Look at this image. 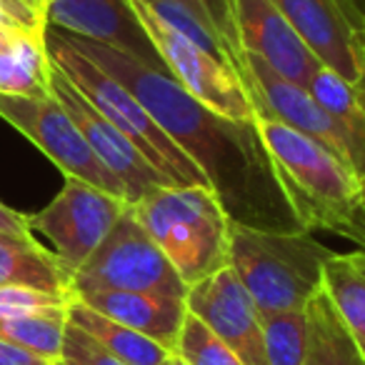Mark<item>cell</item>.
<instances>
[{
	"instance_id": "1",
	"label": "cell",
	"mask_w": 365,
	"mask_h": 365,
	"mask_svg": "<svg viewBox=\"0 0 365 365\" xmlns=\"http://www.w3.org/2000/svg\"><path fill=\"white\" fill-rule=\"evenodd\" d=\"M76 51L115 78L208 175L230 220L268 230H303L293 218L255 123L218 115L182 91L165 68H153L106 43L63 31Z\"/></svg>"
},
{
	"instance_id": "2",
	"label": "cell",
	"mask_w": 365,
	"mask_h": 365,
	"mask_svg": "<svg viewBox=\"0 0 365 365\" xmlns=\"http://www.w3.org/2000/svg\"><path fill=\"white\" fill-rule=\"evenodd\" d=\"M255 130L300 228L350 240L363 205V182L353 168L313 138L263 113L255 115Z\"/></svg>"
},
{
	"instance_id": "3",
	"label": "cell",
	"mask_w": 365,
	"mask_h": 365,
	"mask_svg": "<svg viewBox=\"0 0 365 365\" xmlns=\"http://www.w3.org/2000/svg\"><path fill=\"white\" fill-rule=\"evenodd\" d=\"M333 250L310 230H268L230 220L228 265L260 315L305 308L323 285V263Z\"/></svg>"
},
{
	"instance_id": "4",
	"label": "cell",
	"mask_w": 365,
	"mask_h": 365,
	"mask_svg": "<svg viewBox=\"0 0 365 365\" xmlns=\"http://www.w3.org/2000/svg\"><path fill=\"white\" fill-rule=\"evenodd\" d=\"M130 205L188 288L228 265L230 218L210 185H160Z\"/></svg>"
},
{
	"instance_id": "5",
	"label": "cell",
	"mask_w": 365,
	"mask_h": 365,
	"mask_svg": "<svg viewBox=\"0 0 365 365\" xmlns=\"http://www.w3.org/2000/svg\"><path fill=\"white\" fill-rule=\"evenodd\" d=\"M43 38L53 66L61 68L68 81L93 103V108L140 150V155L165 178L168 185H210L208 175L175 145V140L158 125L155 118L128 88L101 71L81 51H76L63 31L46 26Z\"/></svg>"
},
{
	"instance_id": "6",
	"label": "cell",
	"mask_w": 365,
	"mask_h": 365,
	"mask_svg": "<svg viewBox=\"0 0 365 365\" xmlns=\"http://www.w3.org/2000/svg\"><path fill=\"white\" fill-rule=\"evenodd\" d=\"M71 288L73 293L96 288L135 290L180 300H185L188 293V285L140 225L130 203L91 258L73 273Z\"/></svg>"
},
{
	"instance_id": "7",
	"label": "cell",
	"mask_w": 365,
	"mask_h": 365,
	"mask_svg": "<svg viewBox=\"0 0 365 365\" xmlns=\"http://www.w3.org/2000/svg\"><path fill=\"white\" fill-rule=\"evenodd\" d=\"M128 6L133 8L138 23L153 41L165 71L175 78L182 91L228 120L255 123L258 113H255L253 98L230 63L220 61L205 48L195 46L193 41L173 31L143 0H128Z\"/></svg>"
},
{
	"instance_id": "8",
	"label": "cell",
	"mask_w": 365,
	"mask_h": 365,
	"mask_svg": "<svg viewBox=\"0 0 365 365\" xmlns=\"http://www.w3.org/2000/svg\"><path fill=\"white\" fill-rule=\"evenodd\" d=\"M0 118L26 135L66 178L86 180L106 193L128 200L118 178L98 160L83 133L78 130L66 108L53 98V93L0 96Z\"/></svg>"
},
{
	"instance_id": "9",
	"label": "cell",
	"mask_w": 365,
	"mask_h": 365,
	"mask_svg": "<svg viewBox=\"0 0 365 365\" xmlns=\"http://www.w3.org/2000/svg\"><path fill=\"white\" fill-rule=\"evenodd\" d=\"M128 200L96 188L91 182L66 178L61 193L38 213L28 215L33 235L51 240L53 253L71 273H76L103 243Z\"/></svg>"
},
{
	"instance_id": "10",
	"label": "cell",
	"mask_w": 365,
	"mask_h": 365,
	"mask_svg": "<svg viewBox=\"0 0 365 365\" xmlns=\"http://www.w3.org/2000/svg\"><path fill=\"white\" fill-rule=\"evenodd\" d=\"M185 308L243 365H268L263 348V320L250 293L230 265L198 280L185 293Z\"/></svg>"
},
{
	"instance_id": "11",
	"label": "cell",
	"mask_w": 365,
	"mask_h": 365,
	"mask_svg": "<svg viewBox=\"0 0 365 365\" xmlns=\"http://www.w3.org/2000/svg\"><path fill=\"white\" fill-rule=\"evenodd\" d=\"M51 93L66 113L73 118L78 130L88 140L91 150L98 155V160L118 178V182L125 190L128 203H135L153 188L168 185V180L140 155L135 145L113 125L108 118L93 108V103L68 81V76L58 66L51 63Z\"/></svg>"
},
{
	"instance_id": "12",
	"label": "cell",
	"mask_w": 365,
	"mask_h": 365,
	"mask_svg": "<svg viewBox=\"0 0 365 365\" xmlns=\"http://www.w3.org/2000/svg\"><path fill=\"white\" fill-rule=\"evenodd\" d=\"M325 68L350 83L365 78L363 26L343 0H273Z\"/></svg>"
},
{
	"instance_id": "13",
	"label": "cell",
	"mask_w": 365,
	"mask_h": 365,
	"mask_svg": "<svg viewBox=\"0 0 365 365\" xmlns=\"http://www.w3.org/2000/svg\"><path fill=\"white\" fill-rule=\"evenodd\" d=\"M238 48L265 61L288 81L310 88L323 63L285 21L273 0H230Z\"/></svg>"
},
{
	"instance_id": "14",
	"label": "cell",
	"mask_w": 365,
	"mask_h": 365,
	"mask_svg": "<svg viewBox=\"0 0 365 365\" xmlns=\"http://www.w3.org/2000/svg\"><path fill=\"white\" fill-rule=\"evenodd\" d=\"M46 23L71 36L106 43L153 68H165L128 0H46Z\"/></svg>"
},
{
	"instance_id": "15",
	"label": "cell",
	"mask_w": 365,
	"mask_h": 365,
	"mask_svg": "<svg viewBox=\"0 0 365 365\" xmlns=\"http://www.w3.org/2000/svg\"><path fill=\"white\" fill-rule=\"evenodd\" d=\"M73 300L93 308L106 318L123 323L138 333L148 335L155 343L165 345L173 353V345L180 333V325L188 315L185 300L158 293H135V290H76Z\"/></svg>"
},
{
	"instance_id": "16",
	"label": "cell",
	"mask_w": 365,
	"mask_h": 365,
	"mask_svg": "<svg viewBox=\"0 0 365 365\" xmlns=\"http://www.w3.org/2000/svg\"><path fill=\"white\" fill-rule=\"evenodd\" d=\"M0 285H28L73 300V273L36 235H0Z\"/></svg>"
},
{
	"instance_id": "17",
	"label": "cell",
	"mask_w": 365,
	"mask_h": 365,
	"mask_svg": "<svg viewBox=\"0 0 365 365\" xmlns=\"http://www.w3.org/2000/svg\"><path fill=\"white\" fill-rule=\"evenodd\" d=\"M323 290L365 363V250H333L323 263Z\"/></svg>"
},
{
	"instance_id": "18",
	"label": "cell",
	"mask_w": 365,
	"mask_h": 365,
	"mask_svg": "<svg viewBox=\"0 0 365 365\" xmlns=\"http://www.w3.org/2000/svg\"><path fill=\"white\" fill-rule=\"evenodd\" d=\"M308 91L348 135L353 170L365 185V83H350L323 66Z\"/></svg>"
},
{
	"instance_id": "19",
	"label": "cell",
	"mask_w": 365,
	"mask_h": 365,
	"mask_svg": "<svg viewBox=\"0 0 365 365\" xmlns=\"http://www.w3.org/2000/svg\"><path fill=\"white\" fill-rule=\"evenodd\" d=\"M68 323L78 325L88 335H93L103 348H108L115 358H120L128 365H160L170 355L165 345L155 343L153 338L128 328V325L96 313L93 308L83 305L81 300H71V305H68Z\"/></svg>"
},
{
	"instance_id": "20",
	"label": "cell",
	"mask_w": 365,
	"mask_h": 365,
	"mask_svg": "<svg viewBox=\"0 0 365 365\" xmlns=\"http://www.w3.org/2000/svg\"><path fill=\"white\" fill-rule=\"evenodd\" d=\"M305 310H308V353L303 365H365L323 285L310 295Z\"/></svg>"
},
{
	"instance_id": "21",
	"label": "cell",
	"mask_w": 365,
	"mask_h": 365,
	"mask_svg": "<svg viewBox=\"0 0 365 365\" xmlns=\"http://www.w3.org/2000/svg\"><path fill=\"white\" fill-rule=\"evenodd\" d=\"M68 328V305L33 310L21 315H0V340L28 350L51 365L61 363Z\"/></svg>"
},
{
	"instance_id": "22",
	"label": "cell",
	"mask_w": 365,
	"mask_h": 365,
	"mask_svg": "<svg viewBox=\"0 0 365 365\" xmlns=\"http://www.w3.org/2000/svg\"><path fill=\"white\" fill-rule=\"evenodd\" d=\"M46 31L23 33L11 51L0 53V96H41L51 93V58Z\"/></svg>"
},
{
	"instance_id": "23",
	"label": "cell",
	"mask_w": 365,
	"mask_h": 365,
	"mask_svg": "<svg viewBox=\"0 0 365 365\" xmlns=\"http://www.w3.org/2000/svg\"><path fill=\"white\" fill-rule=\"evenodd\" d=\"M268 365H303L308 353V310H283L260 315Z\"/></svg>"
},
{
	"instance_id": "24",
	"label": "cell",
	"mask_w": 365,
	"mask_h": 365,
	"mask_svg": "<svg viewBox=\"0 0 365 365\" xmlns=\"http://www.w3.org/2000/svg\"><path fill=\"white\" fill-rule=\"evenodd\" d=\"M173 353H178L180 358H185L190 365H243L240 358L228 348L225 343H220L195 315H185L180 325V333L173 345Z\"/></svg>"
},
{
	"instance_id": "25",
	"label": "cell",
	"mask_w": 365,
	"mask_h": 365,
	"mask_svg": "<svg viewBox=\"0 0 365 365\" xmlns=\"http://www.w3.org/2000/svg\"><path fill=\"white\" fill-rule=\"evenodd\" d=\"M58 365H128V363H123L110 350L103 348V345L98 343L93 335H88L86 330L68 323L61 363Z\"/></svg>"
},
{
	"instance_id": "26",
	"label": "cell",
	"mask_w": 365,
	"mask_h": 365,
	"mask_svg": "<svg viewBox=\"0 0 365 365\" xmlns=\"http://www.w3.org/2000/svg\"><path fill=\"white\" fill-rule=\"evenodd\" d=\"M61 305H71V298L28 285H0V315H21L33 310L61 308Z\"/></svg>"
},
{
	"instance_id": "27",
	"label": "cell",
	"mask_w": 365,
	"mask_h": 365,
	"mask_svg": "<svg viewBox=\"0 0 365 365\" xmlns=\"http://www.w3.org/2000/svg\"><path fill=\"white\" fill-rule=\"evenodd\" d=\"M182 6H188L190 11H195L200 18L210 23L215 31L220 33L228 48L233 53H238V38H235V28H233V8H230V0H178Z\"/></svg>"
},
{
	"instance_id": "28",
	"label": "cell",
	"mask_w": 365,
	"mask_h": 365,
	"mask_svg": "<svg viewBox=\"0 0 365 365\" xmlns=\"http://www.w3.org/2000/svg\"><path fill=\"white\" fill-rule=\"evenodd\" d=\"M0 11H6L23 31H46V0H0Z\"/></svg>"
},
{
	"instance_id": "29",
	"label": "cell",
	"mask_w": 365,
	"mask_h": 365,
	"mask_svg": "<svg viewBox=\"0 0 365 365\" xmlns=\"http://www.w3.org/2000/svg\"><path fill=\"white\" fill-rule=\"evenodd\" d=\"M0 235H18V238L33 235L31 225H28V213H18L6 203H0Z\"/></svg>"
},
{
	"instance_id": "30",
	"label": "cell",
	"mask_w": 365,
	"mask_h": 365,
	"mask_svg": "<svg viewBox=\"0 0 365 365\" xmlns=\"http://www.w3.org/2000/svg\"><path fill=\"white\" fill-rule=\"evenodd\" d=\"M0 365H48L46 360L36 358L28 350H21L16 345L0 340Z\"/></svg>"
},
{
	"instance_id": "31",
	"label": "cell",
	"mask_w": 365,
	"mask_h": 365,
	"mask_svg": "<svg viewBox=\"0 0 365 365\" xmlns=\"http://www.w3.org/2000/svg\"><path fill=\"white\" fill-rule=\"evenodd\" d=\"M23 33H31V31H21V28H11V26H0V53L11 51Z\"/></svg>"
},
{
	"instance_id": "32",
	"label": "cell",
	"mask_w": 365,
	"mask_h": 365,
	"mask_svg": "<svg viewBox=\"0 0 365 365\" xmlns=\"http://www.w3.org/2000/svg\"><path fill=\"white\" fill-rule=\"evenodd\" d=\"M350 240H353L358 248L365 250V185H363V205H360L358 223H355V230H353V235H350Z\"/></svg>"
},
{
	"instance_id": "33",
	"label": "cell",
	"mask_w": 365,
	"mask_h": 365,
	"mask_svg": "<svg viewBox=\"0 0 365 365\" xmlns=\"http://www.w3.org/2000/svg\"><path fill=\"white\" fill-rule=\"evenodd\" d=\"M343 3L348 6V11L353 13V18L363 26V31H365V0H343Z\"/></svg>"
},
{
	"instance_id": "34",
	"label": "cell",
	"mask_w": 365,
	"mask_h": 365,
	"mask_svg": "<svg viewBox=\"0 0 365 365\" xmlns=\"http://www.w3.org/2000/svg\"><path fill=\"white\" fill-rule=\"evenodd\" d=\"M160 365H190V363H188V360H185V358H180V355H178V353H170L165 360H163Z\"/></svg>"
},
{
	"instance_id": "35",
	"label": "cell",
	"mask_w": 365,
	"mask_h": 365,
	"mask_svg": "<svg viewBox=\"0 0 365 365\" xmlns=\"http://www.w3.org/2000/svg\"><path fill=\"white\" fill-rule=\"evenodd\" d=\"M0 26H11V28H21V26H18V23H16V21H13V18H11V16H8V13H6V11H0ZM21 31H23V28H21Z\"/></svg>"
},
{
	"instance_id": "36",
	"label": "cell",
	"mask_w": 365,
	"mask_h": 365,
	"mask_svg": "<svg viewBox=\"0 0 365 365\" xmlns=\"http://www.w3.org/2000/svg\"><path fill=\"white\" fill-rule=\"evenodd\" d=\"M363 41H365V31H363ZM363 83H365V78H363Z\"/></svg>"
},
{
	"instance_id": "37",
	"label": "cell",
	"mask_w": 365,
	"mask_h": 365,
	"mask_svg": "<svg viewBox=\"0 0 365 365\" xmlns=\"http://www.w3.org/2000/svg\"><path fill=\"white\" fill-rule=\"evenodd\" d=\"M48 365H51V363H48Z\"/></svg>"
}]
</instances>
